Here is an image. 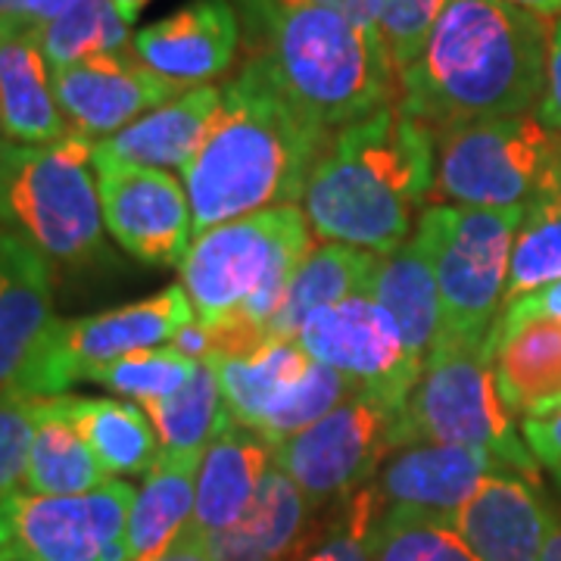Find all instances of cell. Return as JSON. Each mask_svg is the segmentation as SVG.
Here are the masks:
<instances>
[{
  "label": "cell",
  "mask_w": 561,
  "mask_h": 561,
  "mask_svg": "<svg viewBox=\"0 0 561 561\" xmlns=\"http://www.w3.org/2000/svg\"><path fill=\"white\" fill-rule=\"evenodd\" d=\"M397 419L400 409L371 390H356L324 419L272 446V461L297 481L312 508L341 502L375 481L383 459L397 449Z\"/></svg>",
  "instance_id": "8fae6325"
},
{
  "label": "cell",
  "mask_w": 561,
  "mask_h": 561,
  "mask_svg": "<svg viewBox=\"0 0 561 561\" xmlns=\"http://www.w3.org/2000/svg\"><path fill=\"white\" fill-rule=\"evenodd\" d=\"M138 490L106 481L81 496L13 493L0 500V549L16 561H101L103 549L128 537Z\"/></svg>",
  "instance_id": "7c38bea8"
},
{
  "label": "cell",
  "mask_w": 561,
  "mask_h": 561,
  "mask_svg": "<svg viewBox=\"0 0 561 561\" xmlns=\"http://www.w3.org/2000/svg\"><path fill=\"white\" fill-rule=\"evenodd\" d=\"M446 3L449 0H381L378 32L397 76L419 62Z\"/></svg>",
  "instance_id": "74e56055"
},
{
  "label": "cell",
  "mask_w": 561,
  "mask_h": 561,
  "mask_svg": "<svg viewBox=\"0 0 561 561\" xmlns=\"http://www.w3.org/2000/svg\"><path fill=\"white\" fill-rule=\"evenodd\" d=\"M50 324V262L20 234L0 228V390H13Z\"/></svg>",
  "instance_id": "ffe728a7"
},
{
  "label": "cell",
  "mask_w": 561,
  "mask_h": 561,
  "mask_svg": "<svg viewBox=\"0 0 561 561\" xmlns=\"http://www.w3.org/2000/svg\"><path fill=\"white\" fill-rule=\"evenodd\" d=\"M140 409L153 424L162 453H203L225 419L216 368L209 362H197L191 381L179 393L144 402Z\"/></svg>",
  "instance_id": "1f68e13d"
},
{
  "label": "cell",
  "mask_w": 561,
  "mask_h": 561,
  "mask_svg": "<svg viewBox=\"0 0 561 561\" xmlns=\"http://www.w3.org/2000/svg\"><path fill=\"white\" fill-rule=\"evenodd\" d=\"M368 297L381 302L397 321L405 350L419 362L427 359L440 341V287L434 262L415 234L378 260Z\"/></svg>",
  "instance_id": "484cf974"
},
{
  "label": "cell",
  "mask_w": 561,
  "mask_h": 561,
  "mask_svg": "<svg viewBox=\"0 0 561 561\" xmlns=\"http://www.w3.org/2000/svg\"><path fill=\"white\" fill-rule=\"evenodd\" d=\"M371 561H481L446 515L390 505L375 530Z\"/></svg>",
  "instance_id": "d6a6232c"
},
{
  "label": "cell",
  "mask_w": 561,
  "mask_h": 561,
  "mask_svg": "<svg viewBox=\"0 0 561 561\" xmlns=\"http://www.w3.org/2000/svg\"><path fill=\"white\" fill-rule=\"evenodd\" d=\"M419 443L471 446L537 483L534 453L527 449L515 415L502 402L486 341H440L424 359L421 378L393 427V446Z\"/></svg>",
  "instance_id": "52a82bcc"
},
{
  "label": "cell",
  "mask_w": 561,
  "mask_h": 561,
  "mask_svg": "<svg viewBox=\"0 0 561 561\" xmlns=\"http://www.w3.org/2000/svg\"><path fill=\"white\" fill-rule=\"evenodd\" d=\"M534 319L561 321V280L542 284V287L524 294L518 300L505 302V309H502V316L496 319V324H522V321Z\"/></svg>",
  "instance_id": "60d3db41"
},
{
  "label": "cell",
  "mask_w": 561,
  "mask_h": 561,
  "mask_svg": "<svg viewBox=\"0 0 561 561\" xmlns=\"http://www.w3.org/2000/svg\"><path fill=\"white\" fill-rule=\"evenodd\" d=\"M221 88L219 84H197L184 94L144 113L140 119L125 125L122 131L94 144L91 162L98 169H181L197 157L203 140L209 138L219 119Z\"/></svg>",
  "instance_id": "e0dca14e"
},
{
  "label": "cell",
  "mask_w": 561,
  "mask_h": 561,
  "mask_svg": "<svg viewBox=\"0 0 561 561\" xmlns=\"http://www.w3.org/2000/svg\"><path fill=\"white\" fill-rule=\"evenodd\" d=\"M191 319H197V312L184 284H169L157 297L103 309L94 316L54 319L13 390L35 400L62 397L106 362L165 346Z\"/></svg>",
  "instance_id": "30bf717a"
},
{
  "label": "cell",
  "mask_w": 561,
  "mask_h": 561,
  "mask_svg": "<svg viewBox=\"0 0 561 561\" xmlns=\"http://www.w3.org/2000/svg\"><path fill=\"white\" fill-rule=\"evenodd\" d=\"M153 561H213V559H209V552H206V537L197 534V530L187 524L179 537L169 542V546H165Z\"/></svg>",
  "instance_id": "bcb514c9"
},
{
  "label": "cell",
  "mask_w": 561,
  "mask_h": 561,
  "mask_svg": "<svg viewBox=\"0 0 561 561\" xmlns=\"http://www.w3.org/2000/svg\"><path fill=\"white\" fill-rule=\"evenodd\" d=\"M552 280H561V184L530 203L524 213L512 250L505 302Z\"/></svg>",
  "instance_id": "836d02e7"
},
{
  "label": "cell",
  "mask_w": 561,
  "mask_h": 561,
  "mask_svg": "<svg viewBox=\"0 0 561 561\" xmlns=\"http://www.w3.org/2000/svg\"><path fill=\"white\" fill-rule=\"evenodd\" d=\"M0 144H3V140H0Z\"/></svg>",
  "instance_id": "f5cc1de1"
},
{
  "label": "cell",
  "mask_w": 561,
  "mask_h": 561,
  "mask_svg": "<svg viewBox=\"0 0 561 561\" xmlns=\"http://www.w3.org/2000/svg\"><path fill=\"white\" fill-rule=\"evenodd\" d=\"M275 7H324L334 10L346 20H353L362 28H375L378 32V13H381V0H268Z\"/></svg>",
  "instance_id": "ee69618b"
},
{
  "label": "cell",
  "mask_w": 561,
  "mask_h": 561,
  "mask_svg": "<svg viewBox=\"0 0 561 561\" xmlns=\"http://www.w3.org/2000/svg\"><path fill=\"white\" fill-rule=\"evenodd\" d=\"M268 465L272 443L260 431L238 424L225 412L216 437L203 449L191 527L203 537L231 527L256 496Z\"/></svg>",
  "instance_id": "7402d4cb"
},
{
  "label": "cell",
  "mask_w": 561,
  "mask_h": 561,
  "mask_svg": "<svg viewBox=\"0 0 561 561\" xmlns=\"http://www.w3.org/2000/svg\"><path fill=\"white\" fill-rule=\"evenodd\" d=\"M241 10L231 0H191L135 35V57L181 88L225 76L241 47Z\"/></svg>",
  "instance_id": "2e32d148"
},
{
  "label": "cell",
  "mask_w": 561,
  "mask_h": 561,
  "mask_svg": "<svg viewBox=\"0 0 561 561\" xmlns=\"http://www.w3.org/2000/svg\"><path fill=\"white\" fill-rule=\"evenodd\" d=\"M221 390V405L238 424L260 431L265 415L309 371L312 356L297 341H265L243 346L228 356H209Z\"/></svg>",
  "instance_id": "d4e9b609"
},
{
  "label": "cell",
  "mask_w": 561,
  "mask_h": 561,
  "mask_svg": "<svg viewBox=\"0 0 561 561\" xmlns=\"http://www.w3.org/2000/svg\"><path fill=\"white\" fill-rule=\"evenodd\" d=\"M540 561H561V522L559 518H552V524H549V534H546V542H542Z\"/></svg>",
  "instance_id": "7dc6e473"
},
{
  "label": "cell",
  "mask_w": 561,
  "mask_h": 561,
  "mask_svg": "<svg viewBox=\"0 0 561 561\" xmlns=\"http://www.w3.org/2000/svg\"><path fill=\"white\" fill-rule=\"evenodd\" d=\"M527 206L431 203L415 238L440 287V341L483 343L505 309L512 250ZM437 341V343H440Z\"/></svg>",
  "instance_id": "ba28073f"
},
{
  "label": "cell",
  "mask_w": 561,
  "mask_h": 561,
  "mask_svg": "<svg viewBox=\"0 0 561 561\" xmlns=\"http://www.w3.org/2000/svg\"><path fill=\"white\" fill-rule=\"evenodd\" d=\"M359 387L343 378L337 368L324 365V362H316L309 365V371L302 375L300 381L294 383L284 397L278 400V405L265 415V421L260 424V434L272 446L290 440L294 434L306 431L309 424H316L319 419H324L331 409H337L350 393H356Z\"/></svg>",
  "instance_id": "8d00e7d4"
},
{
  "label": "cell",
  "mask_w": 561,
  "mask_h": 561,
  "mask_svg": "<svg viewBox=\"0 0 561 561\" xmlns=\"http://www.w3.org/2000/svg\"><path fill=\"white\" fill-rule=\"evenodd\" d=\"M203 453H162L144 474L128 515L131 561H153L194 518Z\"/></svg>",
  "instance_id": "f1b7e54d"
},
{
  "label": "cell",
  "mask_w": 561,
  "mask_h": 561,
  "mask_svg": "<svg viewBox=\"0 0 561 561\" xmlns=\"http://www.w3.org/2000/svg\"><path fill=\"white\" fill-rule=\"evenodd\" d=\"M522 437L534 459L559 471L561 468V409L522 421Z\"/></svg>",
  "instance_id": "ab89813d"
},
{
  "label": "cell",
  "mask_w": 561,
  "mask_h": 561,
  "mask_svg": "<svg viewBox=\"0 0 561 561\" xmlns=\"http://www.w3.org/2000/svg\"><path fill=\"white\" fill-rule=\"evenodd\" d=\"M41 50L50 69H66L91 57L128 54L131 25L122 20L113 0H76L66 13L38 28Z\"/></svg>",
  "instance_id": "4dcf8cb0"
},
{
  "label": "cell",
  "mask_w": 561,
  "mask_h": 561,
  "mask_svg": "<svg viewBox=\"0 0 561 561\" xmlns=\"http://www.w3.org/2000/svg\"><path fill=\"white\" fill-rule=\"evenodd\" d=\"M549 38V20L512 0H449L419 62L400 76L397 103L434 135L530 116L546 91Z\"/></svg>",
  "instance_id": "7a4b0ae2"
},
{
  "label": "cell",
  "mask_w": 561,
  "mask_h": 561,
  "mask_svg": "<svg viewBox=\"0 0 561 561\" xmlns=\"http://www.w3.org/2000/svg\"><path fill=\"white\" fill-rule=\"evenodd\" d=\"M559 409H561V405H559Z\"/></svg>",
  "instance_id": "db71d44e"
},
{
  "label": "cell",
  "mask_w": 561,
  "mask_h": 561,
  "mask_svg": "<svg viewBox=\"0 0 561 561\" xmlns=\"http://www.w3.org/2000/svg\"><path fill=\"white\" fill-rule=\"evenodd\" d=\"M35 424V397H25L20 390H0V500L25 486Z\"/></svg>",
  "instance_id": "f35d334b"
},
{
  "label": "cell",
  "mask_w": 561,
  "mask_h": 561,
  "mask_svg": "<svg viewBox=\"0 0 561 561\" xmlns=\"http://www.w3.org/2000/svg\"><path fill=\"white\" fill-rule=\"evenodd\" d=\"M512 3H518L524 10H530V13H540V16H561V0H512Z\"/></svg>",
  "instance_id": "c3c4849f"
},
{
  "label": "cell",
  "mask_w": 561,
  "mask_h": 561,
  "mask_svg": "<svg viewBox=\"0 0 561 561\" xmlns=\"http://www.w3.org/2000/svg\"><path fill=\"white\" fill-rule=\"evenodd\" d=\"M35 440L25 468V493L81 496L110 481L106 468L79 431L62 419L50 400H35Z\"/></svg>",
  "instance_id": "f546056e"
},
{
  "label": "cell",
  "mask_w": 561,
  "mask_h": 561,
  "mask_svg": "<svg viewBox=\"0 0 561 561\" xmlns=\"http://www.w3.org/2000/svg\"><path fill=\"white\" fill-rule=\"evenodd\" d=\"M434 187V128L390 103L334 131L309 175L302 216L319 241L390 256L415 234Z\"/></svg>",
  "instance_id": "3957f363"
},
{
  "label": "cell",
  "mask_w": 561,
  "mask_h": 561,
  "mask_svg": "<svg viewBox=\"0 0 561 561\" xmlns=\"http://www.w3.org/2000/svg\"><path fill=\"white\" fill-rule=\"evenodd\" d=\"M309 512L297 481L272 461L241 518L206 537V552L213 561H294Z\"/></svg>",
  "instance_id": "cb8c5ba5"
},
{
  "label": "cell",
  "mask_w": 561,
  "mask_h": 561,
  "mask_svg": "<svg viewBox=\"0 0 561 561\" xmlns=\"http://www.w3.org/2000/svg\"><path fill=\"white\" fill-rule=\"evenodd\" d=\"M91 150L94 140L72 131L54 144H0V228L50 265L84 268L106 256Z\"/></svg>",
  "instance_id": "8992f818"
},
{
  "label": "cell",
  "mask_w": 561,
  "mask_h": 561,
  "mask_svg": "<svg viewBox=\"0 0 561 561\" xmlns=\"http://www.w3.org/2000/svg\"><path fill=\"white\" fill-rule=\"evenodd\" d=\"M165 346H172L175 353L187 356V359L206 362L209 353H213V331L201 319H191L187 324H181L179 331H175V337L165 343Z\"/></svg>",
  "instance_id": "f6af8a7d"
},
{
  "label": "cell",
  "mask_w": 561,
  "mask_h": 561,
  "mask_svg": "<svg viewBox=\"0 0 561 561\" xmlns=\"http://www.w3.org/2000/svg\"><path fill=\"white\" fill-rule=\"evenodd\" d=\"M0 135L13 144H54L69 135L38 28L16 22H0Z\"/></svg>",
  "instance_id": "44dd1931"
},
{
  "label": "cell",
  "mask_w": 561,
  "mask_h": 561,
  "mask_svg": "<svg viewBox=\"0 0 561 561\" xmlns=\"http://www.w3.org/2000/svg\"><path fill=\"white\" fill-rule=\"evenodd\" d=\"M496 471L505 468L483 449L419 443L400 449L387 461L381 474L375 478V486L387 508L412 505L421 512L453 518L474 496V490Z\"/></svg>",
  "instance_id": "d6986e66"
},
{
  "label": "cell",
  "mask_w": 561,
  "mask_h": 561,
  "mask_svg": "<svg viewBox=\"0 0 561 561\" xmlns=\"http://www.w3.org/2000/svg\"><path fill=\"white\" fill-rule=\"evenodd\" d=\"M334 131L290 101L260 57L221 84V110L181 179L191 201L194 238L268 206L302 201L309 175Z\"/></svg>",
  "instance_id": "6da1fadb"
},
{
  "label": "cell",
  "mask_w": 561,
  "mask_h": 561,
  "mask_svg": "<svg viewBox=\"0 0 561 561\" xmlns=\"http://www.w3.org/2000/svg\"><path fill=\"white\" fill-rule=\"evenodd\" d=\"M561 184V131L537 116L456 125L437 135L434 197L459 206H530Z\"/></svg>",
  "instance_id": "9c48e42d"
},
{
  "label": "cell",
  "mask_w": 561,
  "mask_h": 561,
  "mask_svg": "<svg viewBox=\"0 0 561 561\" xmlns=\"http://www.w3.org/2000/svg\"><path fill=\"white\" fill-rule=\"evenodd\" d=\"M50 405L69 421L94 456L101 459L106 474L140 478L162 456L160 437L144 409L119 400H91V397H50Z\"/></svg>",
  "instance_id": "83f0119b"
},
{
  "label": "cell",
  "mask_w": 561,
  "mask_h": 561,
  "mask_svg": "<svg viewBox=\"0 0 561 561\" xmlns=\"http://www.w3.org/2000/svg\"><path fill=\"white\" fill-rule=\"evenodd\" d=\"M383 505L375 481L362 486L359 493L337 502L334 518L321 527L312 540H302L294 561H371L375 530L381 524Z\"/></svg>",
  "instance_id": "d590c367"
},
{
  "label": "cell",
  "mask_w": 561,
  "mask_h": 561,
  "mask_svg": "<svg viewBox=\"0 0 561 561\" xmlns=\"http://www.w3.org/2000/svg\"><path fill=\"white\" fill-rule=\"evenodd\" d=\"M76 0H0V22H16L25 28H41L66 13Z\"/></svg>",
  "instance_id": "7bdbcfd3"
},
{
  "label": "cell",
  "mask_w": 561,
  "mask_h": 561,
  "mask_svg": "<svg viewBox=\"0 0 561 561\" xmlns=\"http://www.w3.org/2000/svg\"><path fill=\"white\" fill-rule=\"evenodd\" d=\"M481 561H540L552 512L515 471H496L449 518Z\"/></svg>",
  "instance_id": "ac0fdd59"
},
{
  "label": "cell",
  "mask_w": 561,
  "mask_h": 561,
  "mask_svg": "<svg viewBox=\"0 0 561 561\" xmlns=\"http://www.w3.org/2000/svg\"><path fill=\"white\" fill-rule=\"evenodd\" d=\"M197 362L175 353L172 346H157V350H138L122 359H113L94 368L84 381L101 383L110 393H119L135 402L165 400L179 393L184 383L191 381Z\"/></svg>",
  "instance_id": "e575fe53"
},
{
  "label": "cell",
  "mask_w": 561,
  "mask_h": 561,
  "mask_svg": "<svg viewBox=\"0 0 561 561\" xmlns=\"http://www.w3.org/2000/svg\"><path fill=\"white\" fill-rule=\"evenodd\" d=\"M0 561H16V559H13V556H10L7 549H0Z\"/></svg>",
  "instance_id": "f907efd6"
},
{
  "label": "cell",
  "mask_w": 561,
  "mask_h": 561,
  "mask_svg": "<svg viewBox=\"0 0 561 561\" xmlns=\"http://www.w3.org/2000/svg\"><path fill=\"white\" fill-rule=\"evenodd\" d=\"M486 350L502 402L515 419L546 415L561 405V321L493 324Z\"/></svg>",
  "instance_id": "603a6c76"
},
{
  "label": "cell",
  "mask_w": 561,
  "mask_h": 561,
  "mask_svg": "<svg viewBox=\"0 0 561 561\" xmlns=\"http://www.w3.org/2000/svg\"><path fill=\"white\" fill-rule=\"evenodd\" d=\"M556 481H559V486H561V468H559V471H556Z\"/></svg>",
  "instance_id": "816d5d0a"
},
{
  "label": "cell",
  "mask_w": 561,
  "mask_h": 561,
  "mask_svg": "<svg viewBox=\"0 0 561 561\" xmlns=\"http://www.w3.org/2000/svg\"><path fill=\"white\" fill-rule=\"evenodd\" d=\"M103 225L113 241L147 265H181L194 243L184 181L162 169H98Z\"/></svg>",
  "instance_id": "5bb4252c"
},
{
  "label": "cell",
  "mask_w": 561,
  "mask_h": 561,
  "mask_svg": "<svg viewBox=\"0 0 561 561\" xmlns=\"http://www.w3.org/2000/svg\"><path fill=\"white\" fill-rule=\"evenodd\" d=\"M537 119L561 131V16L552 25V38H549V57H546V91L537 106Z\"/></svg>",
  "instance_id": "b9f144b4"
},
{
  "label": "cell",
  "mask_w": 561,
  "mask_h": 561,
  "mask_svg": "<svg viewBox=\"0 0 561 561\" xmlns=\"http://www.w3.org/2000/svg\"><path fill=\"white\" fill-rule=\"evenodd\" d=\"M312 247V228L297 203L268 206L197 234L181 262V284L203 324L268 331Z\"/></svg>",
  "instance_id": "5b68a950"
},
{
  "label": "cell",
  "mask_w": 561,
  "mask_h": 561,
  "mask_svg": "<svg viewBox=\"0 0 561 561\" xmlns=\"http://www.w3.org/2000/svg\"><path fill=\"white\" fill-rule=\"evenodd\" d=\"M238 3L253 44L250 57H260L280 91L328 131L400 101V76L381 32L362 28L324 7Z\"/></svg>",
  "instance_id": "277c9868"
},
{
  "label": "cell",
  "mask_w": 561,
  "mask_h": 561,
  "mask_svg": "<svg viewBox=\"0 0 561 561\" xmlns=\"http://www.w3.org/2000/svg\"><path fill=\"white\" fill-rule=\"evenodd\" d=\"M297 343L312 359L337 368L359 390L378 393L400 412L424 368L405 350L397 321L368 294L316 309L302 321Z\"/></svg>",
  "instance_id": "4fadbf2b"
},
{
  "label": "cell",
  "mask_w": 561,
  "mask_h": 561,
  "mask_svg": "<svg viewBox=\"0 0 561 561\" xmlns=\"http://www.w3.org/2000/svg\"><path fill=\"white\" fill-rule=\"evenodd\" d=\"M54 91L69 131L98 144L187 88L162 79L135 57V50H128L57 69Z\"/></svg>",
  "instance_id": "9a60e30c"
},
{
  "label": "cell",
  "mask_w": 561,
  "mask_h": 561,
  "mask_svg": "<svg viewBox=\"0 0 561 561\" xmlns=\"http://www.w3.org/2000/svg\"><path fill=\"white\" fill-rule=\"evenodd\" d=\"M113 3H116V10L122 13V20L131 25V22L140 16V10H144V7H147L150 0H113Z\"/></svg>",
  "instance_id": "681fc988"
},
{
  "label": "cell",
  "mask_w": 561,
  "mask_h": 561,
  "mask_svg": "<svg viewBox=\"0 0 561 561\" xmlns=\"http://www.w3.org/2000/svg\"><path fill=\"white\" fill-rule=\"evenodd\" d=\"M378 260L381 256L365 253L359 247L331 241L316 243L306 253V260L300 262V268L294 272L287 297L268 324V334L280 337V341H297L302 321L309 319L316 309L368 294Z\"/></svg>",
  "instance_id": "4316f807"
}]
</instances>
